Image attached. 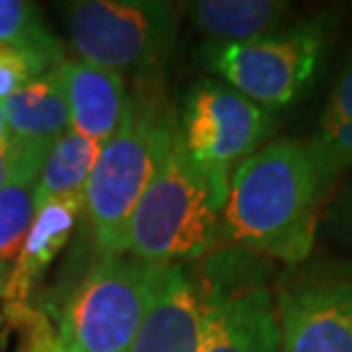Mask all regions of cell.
<instances>
[{
	"instance_id": "6da1fadb",
	"label": "cell",
	"mask_w": 352,
	"mask_h": 352,
	"mask_svg": "<svg viewBox=\"0 0 352 352\" xmlns=\"http://www.w3.org/2000/svg\"><path fill=\"white\" fill-rule=\"evenodd\" d=\"M329 188L311 138L272 140L231 174L222 236L254 256L298 265L314 248Z\"/></svg>"
},
{
	"instance_id": "7a4b0ae2",
	"label": "cell",
	"mask_w": 352,
	"mask_h": 352,
	"mask_svg": "<svg viewBox=\"0 0 352 352\" xmlns=\"http://www.w3.org/2000/svg\"><path fill=\"white\" fill-rule=\"evenodd\" d=\"M224 201L227 195L190 158L170 105L156 170L129 224L126 254L149 265H179L210 254L222 238Z\"/></svg>"
},
{
	"instance_id": "3957f363",
	"label": "cell",
	"mask_w": 352,
	"mask_h": 352,
	"mask_svg": "<svg viewBox=\"0 0 352 352\" xmlns=\"http://www.w3.org/2000/svg\"><path fill=\"white\" fill-rule=\"evenodd\" d=\"M167 110L158 78L138 80L122 124L98 153L85 188V215L101 258L126 254L133 210L156 170Z\"/></svg>"
},
{
	"instance_id": "277c9868",
	"label": "cell",
	"mask_w": 352,
	"mask_h": 352,
	"mask_svg": "<svg viewBox=\"0 0 352 352\" xmlns=\"http://www.w3.org/2000/svg\"><path fill=\"white\" fill-rule=\"evenodd\" d=\"M332 28V14H316L261 39L241 44L208 41L201 62L220 76L224 85L263 110L277 112L311 87L325 62Z\"/></svg>"
},
{
	"instance_id": "5b68a950",
	"label": "cell",
	"mask_w": 352,
	"mask_h": 352,
	"mask_svg": "<svg viewBox=\"0 0 352 352\" xmlns=\"http://www.w3.org/2000/svg\"><path fill=\"white\" fill-rule=\"evenodd\" d=\"M65 21L82 62L138 80L158 78L179 30L176 10L156 0H80L65 5Z\"/></svg>"
},
{
	"instance_id": "8992f818",
	"label": "cell",
	"mask_w": 352,
	"mask_h": 352,
	"mask_svg": "<svg viewBox=\"0 0 352 352\" xmlns=\"http://www.w3.org/2000/svg\"><path fill=\"white\" fill-rule=\"evenodd\" d=\"M199 305V352H279L277 300L254 254L217 252L192 279Z\"/></svg>"
},
{
	"instance_id": "52a82bcc",
	"label": "cell",
	"mask_w": 352,
	"mask_h": 352,
	"mask_svg": "<svg viewBox=\"0 0 352 352\" xmlns=\"http://www.w3.org/2000/svg\"><path fill=\"white\" fill-rule=\"evenodd\" d=\"M158 265L129 254L98 258L58 322L72 352H131L149 311Z\"/></svg>"
},
{
	"instance_id": "ba28073f",
	"label": "cell",
	"mask_w": 352,
	"mask_h": 352,
	"mask_svg": "<svg viewBox=\"0 0 352 352\" xmlns=\"http://www.w3.org/2000/svg\"><path fill=\"white\" fill-rule=\"evenodd\" d=\"M179 129L190 158L227 195L236 167L267 144L274 115L220 80H199L183 101Z\"/></svg>"
},
{
	"instance_id": "9c48e42d",
	"label": "cell",
	"mask_w": 352,
	"mask_h": 352,
	"mask_svg": "<svg viewBox=\"0 0 352 352\" xmlns=\"http://www.w3.org/2000/svg\"><path fill=\"white\" fill-rule=\"evenodd\" d=\"M279 352H352V279L309 277L277 295Z\"/></svg>"
},
{
	"instance_id": "30bf717a",
	"label": "cell",
	"mask_w": 352,
	"mask_h": 352,
	"mask_svg": "<svg viewBox=\"0 0 352 352\" xmlns=\"http://www.w3.org/2000/svg\"><path fill=\"white\" fill-rule=\"evenodd\" d=\"M131 352H199V305L181 265H158L149 311Z\"/></svg>"
},
{
	"instance_id": "8fae6325",
	"label": "cell",
	"mask_w": 352,
	"mask_h": 352,
	"mask_svg": "<svg viewBox=\"0 0 352 352\" xmlns=\"http://www.w3.org/2000/svg\"><path fill=\"white\" fill-rule=\"evenodd\" d=\"M55 72L65 87L72 131L105 144L117 133L129 103L124 76L82 60H62Z\"/></svg>"
},
{
	"instance_id": "7c38bea8",
	"label": "cell",
	"mask_w": 352,
	"mask_h": 352,
	"mask_svg": "<svg viewBox=\"0 0 352 352\" xmlns=\"http://www.w3.org/2000/svg\"><path fill=\"white\" fill-rule=\"evenodd\" d=\"M82 213H85V195L53 199L37 206L25 241L3 286L7 305H28L34 284L44 277L55 256L69 243Z\"/></svg>"
},
{
	"instance_id": "4fadbf2b",
	"label": "cell",
	"mask_w": 352,
	"mask_h": 352,
	"mask_svg": "<svg viewBox=\"0 0 352 352\" xmlns=\"http://www.w3.org/2000/svg\"><path fill=\"white\" fill-rule=\"evenodd\" d=\"M195 28L217 44L261 39L288 25L291 5L277 0H199L190 5Z\"/></svg>"
},
{
	"instance_id": "5bb4252c",
	"label": "cell",
	"mask_w": 352,
	"mask_h": 352,
	"mask_svg": "<svg viewBox=\"0 0 352 352\" xmlns=\"http://www.w3.org/2000/svg\"><path fill=\"white\" fill-rule=\"evenodd\" d=\"M7 131L28 142H53L72 129L65 87L55 69L32 78L3 103Z\"/></svg>"
},
{
	"instance_id": "9a60e30c",
	"label": "cell",
	"mask_w": 352,
	"mask_h": 352,
	"mask_svg": "<svg viewBox=\"0 0 352 352\" xmlns=\"http://www.w3.org/2000/svg\"><path fill=\"white\" fill-rule=\"evenodd\" d=\"M103 144L82 138L80 133L69 129L51 144V151L44 160V167L37 179V206L53 199L85 195L87 181L94 170Z\"/></svg>"
},
{
	"instance_id": "2e32d148",
	"label": "cell",
	"mask_w": 352,
	"mask_h": 352,
	"mask_svg": "<svg viewBox=\"0 0 352 352\" xmlns=\"http://www.w3.org/2000/svg\"><path fill=\"white\" fill-rule=\"evenodd\" d=\"M0 48L30 53L51 69L62 62L58 39L41 23L37 7L23 0H0Z\"/></svg>"
},
{
	"instance_id": "e0dca14e",
	"label": "cell",
	"mask_w": 352,
	"mask_h": 352,
	"mask_svg": "<svg viewBox=\"0 0 352 352\" xmlns=\"http://www.w3.org/2000/svg\"><path fill=\"white\" fill-rule=\"evenodd\" d=\"M37 179L12 183L0 190V261H16L21 245L37 210Z\"/></svg>"
},
{
	"instance_id": "ac0fdd59",
	"label": "cell",
	"mask_w": 352,
	"mask_h": 352,
	"mask_svg": "<svg viewBox=\"0 0 352 352\" xmlns=\"http://www.w3.org/2000/svg\"><path fill=\"white\" fill-rule=\"evenodd\" d=\"M5 316L19 334L16 352H72L62 341L58 325L30 305H5Z\"/></svg>"
},
{
	"instance_id": "d6986e66",
	"label": "cell",
	"mask_w": 352,
	"mask_h": 352,
	"mask_svg": "<svg viewBox=\"0 0 352 352\" xmlns=\"http://www.w3.org/2000/svg\"><path fill=\"white\" fill-rule=\"evenodd\" d=\"M311 142L322 170L332 183L352 167V122L348 119L322 115L318 131L311 135Z\"/></svg>"
},
{
	"instance_id": "ffe728a7",
	"label": "cell",
	"mask_w": 352,
	"mask_h": 352,
	"mask_svg": "<svg viewBox=\"0 0 352 352\" xmlns=\"http://www.w3.org/2000/svg\"><path fill=\"white\" fill-rule=\"evenodd\" d=\"M53 142H28L12 135L0 140V190L19 181L39 179Z\"/></svg>"
},
{
	"instance_id": "44dd1931",
	"label": "cell",
	"mask_w": 352,
	"mask_h": 352,
	"mask_svg": "<svg viewBox=\"0 0 352 352\" xmlns=\"http://www.w3.org/2000/svg\"><path fill=\"white\" fill-rule=\"evenodd\" d=\"M48 72H51V67L30 53L0 48V103H5L7 98L16 94L32 78Z\"/></svg>"
},
{
	"instance_id": "7402d4cb",
	"label": "cell",
	"mask_w": 352,
	"mask_h": 352,
	"mask_svg": "<svg viewBox=\"0 0 352 352\" xmlns=\"http://www.w3.org/2000/svg\"><path fill=\"white\" fill-rule=\"evenodd\" d=\"M322 115L352 122V51L348 55V60L343 62V69L339 72V76H336L334 87L329 91V98H327V105H325V110H322Z\"/></svg>"
},
{
	"instance_id": "603a6c76",
	"label": "cell",
	"mask_w": 352,
	"mask_h": 352,
	"mask_svg": "<svg viewBox=\"0 0 352 352\" xmlns=\"http://www.w3.org/2000/svg\"><path fill=\"white\" fill-rule=\"evenodd\" d=\"M334 229L343 241L352 245V186L346 190L334 208Z\"/></svg>"
},
{
	"instance_id": "cb8c5ba5",
	"label": "cell",
	"mask_w": 352,
	"mask_h": 352,
	"mask_svg": "<svg viewBox=\"0 0 352 352\" xmlns=\"http://www.w3.org/2000/svg\"><path fill=\"white\" fill-rule=\"evenodd\" d=\"M10 135V131H7V119H5V110H3V103H0V140H5Z\"/></svg>"
},
{
	"instance_id": "d4e9b609",
	"label": "cell",
	"mask_w": 352,
	"mask_h": 352,
	"mask_svg": "<svg viewBox=\"0 0 352 352\" xmlns=\"http://www.w3.org/2000/svg\"><path fill=\"white\" fill-rule=\"evenodd\" d=\"M5 281H7V265L0 261V295H3V286H5Z\"/></svg>"
}]
</instances>
